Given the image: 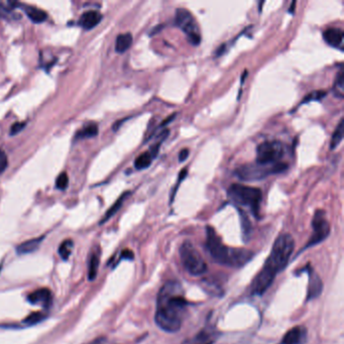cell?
I'll return each instance as SVG.
<instances>
[{"instance_id":"e575fe53","label":"cell","mask_w":344,"mask_h":344,"mask_svg":"<svg viewBox=\"0 0 344 344\" xmlns=\"http://www.w3.org/2000/svg\"><path fill=\"white\" fill-rule=\"evenodd\" d=\"M176 116H177V114H176V113H175V114H172V115H170V116H169L167 119H165V120L162 122L161 128H164V127L168 126L169 124H171V122L173 121V120L176 118Z\"/></svg>"},{"instance_id":"603a6c76","label":"cell","mask_w":344,"mask_h":344,"mask_svg":"<svg viewBox=\"0 0 344 344\" xmlns=\"http://www.w3.org/2000/svg\"><path fill=\"white\" fill-rule=\"evenodd\" d=\"M98 266H99V256H98V254H92L89 259L88 266V279L90 281L95 280L97 276Z\"/></svg>"},{"instance_id":"cb8c5ba5","label":"cell","mask_w":344,"mask_h":344,"mask_svg":"<svg viewBox=\"0 0 344 344\" xmlns=\"http://www.w3.org/2000/svg\"><path fill=\"white\" fill-rule=\"evenodd\" d=\"M343 125H344L343 119H341L338 126H337V128H336V129H335V131H334V133H333V135H332L331 141H330V149L331 150L336 149V147L339 145V143L343 139V131H344Z\"/></svg>"},{"instance_id":"f1b7e54d","label":"cell","mask_w":344,"mask_h":344,"mask_svg":"<svg viewBox=\"0 0 344 344\" xmlns=\"http://www.w3.org/2000/svg\"><path fill=\"white\" fill-rule=\"evenodd\" d=\"M69 185V177L67 173H62L58 176L56 180V187L59 190H66Z\"/></svg>"},{"instance_id":"9c48e42d","label":"cell","mask_w":344,"mask_h":344,"mask_svg":"<svg viewBox=\"0 0 344 344\" xmlns=\"http://www.w3.org/2000/svg\"><path fill=\"white\" fill-rule=\"evenodd\" d=\"M312 227L313 234L311 235L308 243L306 244L305 249L314 247V245L322 242L330 234V224L328 220L326 219V214L323 210H317L315 212L312 220Z\"/></svg>"},{"instance_id":"277c9868","label":"cell","mask_w":344,"mask_h":344,"mask_svg":"<svg viewBox=\"0 0 344 344\" xmlns=\"http://www.w3.org/2000/svg\"><path fill=\"white\" fill-rule=\"evenodd\" d=\"M228 197L239 206L249 207L253 214L258 218L260 203L262 201V192L255 187L240 184H233L229 187Z\"/></svg>"},{"instance_id":"ac0fdd59","label":"cell","mask_w":344,"mask_h":344,"mask_svg":"<svg viewBox=\"0 0 344 344\" xmlns=\"http://www.w3.org/2000/svg\"><path fill=\"white\" fill-rule=\"evenodd\" d=\"M23 9H24V11H26L28 17L35 23H42V22L45 21L47 18L46 12L38 8V7L27 5V6L23 7Z\"/></svg>"},{"instance_id":"d6986e66","label":"cell","mask_w":344,"mask_h":344,"mask_svg":"<svg viewBox=\"0 0 344 344\" xmlns=\"http://www.w3.org/2000/svg\"><path fill=\"white\" fill-rule=\"evenodd\" d=\"M130 195V192H126V193H124V194H122L121 196H120V197H119V199L108 209V211L105 213V215H104V217L102 218V220L100 221V224H103V223H105L106 222V221L107 220H109L114 214H116L117 213V211L121 208V206H122V204H124V202H125V200L129 197V196Z\"/></svg>"},{"instance_id":"83f0119b","label":"cell","mask_w":344,"mask_h":344,"mask_svg":"<svg viewBox=\"0 0 344 344\" xmlns=\"http://www.w3.org/2000/svg\"><path fill=\"white\" fill-rule=\"evenodd\" d=\"M327 92L326 91H322V90H317V91H313L312 93L308 94L305 98H304V100L302 101L301 104L303 103H308V102H311V101H318V100H320V99H323V98L326 96Z\"/></svg>"},{"instance_id":"4316f807","label":"cell","mask_w":344,"mask_h":344,"mask_svg":"<svg viewBox=\"0 0 344 344\" xmlns=\"http://www.w3.org/2000/svg\"><path fill=\"white\" fill-rule=\"evenodd\" d=\"M46 316L43 312H34L30 314L26 319L23 320V323L27 326H33L36 325L42 321H43Z\"/></svg>"},{"instance_id":"9a60e30c","label":"cell","mask_w":344,"mask_h":344,"mask_svg":"<svg viewBox=\"0 0 344 344\" xmlns=\"http://www.w3.org/2000/svg\"><path fill=\"white\" fill-rule=\"evenodd\" d=\"M343 31L337 28H330L324 31L323 39L331 46L336 48L343 47Z\"/></svg>"},{"instance_id":"484cf974","label":"cell","mask_w":344,"mask_h":344,"mask_svg":"<svg viewBox=\"0 0 344 344\" xmlns=\"http://www.w3.org/2000/svg\"><path fill=\"white\" fill-rule=\"evenodd\" d=\"M73 248H74V242L73 240L71 239H66L64 240L61 245H60V248H59V255L60 257L64 259V260H67L72 252H73Z\"/></svg>"},{"instance_id":"4dcf8cb0","label":"cell","mask_w":344,"mask_h":344,"mask_svg":"<svg viewBox=\"0 0 344 344\" xmlns=\"http://www.w3.org/2000/svg\"><path fill=\"white\" fill-rule=\"evenodd\" d=\"M8 162H7V157L3 151L0 150V173L4 172V170L7 168Z\"/></svg>"},{"instance_id":"44dd1931","label":"cell","mask_w":344,"mask_h":344,"mask_svg":"<svg viewBox=\"0 0 344 344\" xmlns=\"http://www.w3.org/2000/svg\"><path fill=\"white\" fill-rule=\"evenodd\" d=\"M98 134V128L96 124H89L84 129H82L80 131L76 133V139H83V138H90L93 136H96Z\"/></svg>"},{"instance_id":"4fadbf2b","label":"cell","mask_w":344,"mask_h":344,"mask_svg":"<svg viewBox=\"0 0 344 344\" xmlns=\"http://www.w3.org/2000/svg\"><path fill=\"white\" fill-rule=\"evenodd\" d=\"M28 300L31 304H34V305L41 304L43 307H48L52 302V293L50 290L45 288L39 289L33 292L32 294H30Z\"/></svg>"},{"instance_id":"52a82bcc","label":"cell","mask_w":344,"mask_h":344,"mask_svg":"<svg viewBox=\"0 0 344 344\" xmlns=\"http://www.w3.org/2000/svg\"><path fill=\"white\" fill-rule=\"evenodd\" d=\"M176 26L180 28L187 36L189 42L194 44L198 45L201 43L200 31L198 24L196 22L193 14L186 8H178L176 11L175 17Z\"/></svg>"},{"instance_id":"5bb4252c","label":"cell","mask_w":344,"mask_h":344,"mask_svg":"<svg viewBox=\"0 0 344 344\" xmlns=\"http://www.w3.org/2000/svg\"><path fill=\"white\" fill-rule=\"evenodd\" d=\"M101 20H102V15L100 12H98L96 10H89L84 12L81 15L79 19V24L84 30L89 31L97 27Z\"/></svg>"},{"instance_id":"8fae6325","label":"cell","mask_w":344,"mask_h":344,"mask_svg":"<svg viewBox=\"0 0 344 344\" xmlns=\"http://www.w3.org/2000/svg\"><path fill=\"white\" fill-rule=\"evenodd\" d=\"M307 337L308 332L304 326H295L285 334L281 344H305Z\"/></svg>"},{"instance_id":"8992f818","label":"cell","mask_w":344,"mask_h":344,"mask_svg":"<svg viewBox=\"0 0 344 344\" xmlns=\"http://www.w3.org/2000/svg\"><path fill=\"white\" fill-rule=\"evenodd\" d=\"M180 258L184 268L190 275L199 277L207 272L208 266L206 261L191 241L186 240L182 243L180 247Z\"/></svg>"},{"instance_id":"ffe728a7","label":"cell","mask_w":344,"mask_h":344,"mask_svg":"<svg viewBox=\"0 0 344 344\" xmlns=\"http://www.w3.org/2000/svg\"><path fill=\"white\" fill-rule=\"evenodd\" d=\"M238 212L240 214V222H241V229H242V234L244 237V240L247 241L252 233V224L251 221L247 215V213H244L241 209H238Z\"/></svg>"},{"instance_id":"7a4b0ae2","label":"cell","mask_w":344,"mask_h":344,"mask_svg":"<svg viewBox=\"0 0 344 344\" xmlns=\"http://www.w3.org/2000/svg\"><path fill=\"white\" fill-rule=\"evenodd\" d=\"M295 250V240L289 233L279 235L262 268L255 277L251 291L254 296H261L274 283L277 275L288 265Z\"/></svg>"},{"instance_id":"30bf717a","label":"cell","mask_w":344,"mask_h":344,"mask_svg":"<svg viewBox=\"0 0 344 344\" xmlns=\"http://www.w3.org/2000/svg\"><path fill=\"white\" fill-rule=\"evenodd\" d=\"M305 269L308 273V278H309L307 300H313L317 298L319 295H321L323 290V283L320 277H319L318 274L315 272V269L311 267L309 264L305 267Z\"/></svg>"},{"instance_id":"d4e9b609","label":"cell","mask_w":344,"mask_h":344,"mask_svg":"<svg viewBox=\"0 0 344 344\" xmlns=\"http://www.w3.org/2000/svg\"><path fill=\"white\" fill-rule=\"evenodd\" d=\"M333 93L338 98H343L344 95V72L341 69L336 77L334 86H333Z\"/></svg>"},{"instance_id":"1f68e13d","label":"cell","mask_w":344,"mask_h":344,"mask_svg":"<svg viewBox=\"0 0 344 344\" xmlns=\"http://www.w3.org/2000/svg\"><path fill=\"white\" fill-rule=\"evenodd\" d=\"M10 9L4 7L2 4H0V17H10Z\"/></svg>"},{"instance_id":"f546056e","label":"cell","mask_w":344,"mask_h":344,"mask_svg":"<svg viewBox=\"0 0 344 344\" xmlns=\"http://www.w3.org/2000/svg\"><path fill=\"white\" fill-rule=\"evenodd\" d=\"M26 126H27V124H26V122H23V121H17V122H15V124H13L12 126H11V128H10V135L11 136H13V135H16L17 133H19L20 131H22L23 130V129L24 128H26Z\"/></svg>"},{"instance_id":"d6a6232c","label":"cell","mask_w":344,"mask_h":344,"mask_svg":"<svg viewBox=\"0 0 344 344\" xmlns=\"http://www.w3.org/2000/svg\"><path fill=\"white\" fill-rule=\"evenodd\" d=\"M188 157H189V150H187V149L182 150L179 154V162L180 163L185 162L188 159Z\"/></svg>"},{"instance_id":"e0dca14e","label":"cell","mask_w":344,"mask_h":344,"mask_svg":"<svg viewBox=\"0 0 344 344\" xmlns=\"http://www.w3.org/2000/svg\"><path fill=\"white\" fill-rule=\"evenodd\" d=\"M132 35L129 33L119 35L115 42V51L119 54L127 52L132 44Z\"/></svg>"},{"instance_id":"7c38bea8","label":"cell","mask_w":344,"mask_h":344,"mask_svg":"<svg viewBox=\"0 0 344 344\" xmlns=\"http://www.w3.org/2000/svg\"><path fill=\"white\" fill-rule=\"evenodd\" d=\"M216 333L213 329L206 327L195 336L190 337L182 342V344H214Z\"/></svg>"},{"instance_id":"ba28073f","label":"cell","mask_w":344,"mask_h":344,"mask_svg":"<svg viewBox=\"0 0 344 344\" xmlns=\"http://www.w3.org/2000/svg\"><path fill=\"white\" fill-rule=\"evenodd\" d=\"M284 145L280 141H264L258 146L257 164L260 166H273L280 163L284 157Z\"/></svg>"},{"instance_id":"2e32d148","label":"cell","mask_w":344,"mask_h":344,"mask_svg":"<svg viewBox=\"0 0 344 344\" xmlns=\"http://www.w3.org/2000/svg\"><path fill=\"white\" fill-rule=\"evenodd\" d=\"M43 237H38V238H33L31 240H28L26 242H23L21 244H19L18 247L16 248V253L18 255H27V254H31L36 252L39 248L40 244L43 241Z\"/></svg>"},{"instance_id":"3957f363","label":"cell","mask_w":344,"mask_h":344,"mask_svg":"<svg viewBox=\"0 0 344 344\" xmlns=\"http://www.w3.org/2000/svg\"><path fill=\"white\" fill-rule=\"evenodd\" d=\"M205 247L215 262L229 267H241L251 261L255 256L254 252L247 249L226 247L211 226L206 227Z\"/></svg>"},{"instance_id":"836d02e7","label":"cell","mask_w":344,"mask_h":344,"mask_svg":"<svg viewBox=\"0 0 344 344\" xmlns=\"http://www.w3.org/2000/svg\"><path fill=\"white\" fill-rule=\"evenodd\" d=\"M121 258L125 259H133V254L129 250H126L121 253Z\"/></svg>"},{"instance_id":"5b68a950","label":"cell","mask_w":344,"mask_h":344,"mask_svg":"<svg viewBox=\"0 0 344 344\" xmlns=\"http://www.w3.org/2000/svg\"><path fill=\"white\" fill-rule=\"evenodd\" d=\"M288 169V165L277 163L273 166H260L258 164H248L235 170V175L242 181H258L272 174H280Z\"/></svg>"},{"instance_id":"6da1fadb","label":"cell","mask_w":344,"mask_h":344,"mask_svg":"<svg viewBox=\"0 0 344 344\" xmlns=\"http://www.w3.org/2000/svg\"><path fill=\"white\" fill-rule=\"evenodd\" d=\"M188 306L189 302L184 296L180 282L168 281L158 294L155 315L157 325L169 333L178 332L182 327Z\"/></svg>"},{"instance_id":"8d00e7d4","label":"cell","mask_w":344,"mask_h":344,"mask_svg":"<svg viewBox=\"0 0 344 344\" xmlns=\"http://www.w3.org/2000/svg\"><path fill=\"white\" fill-rule=\"evenodd\" d=\"M295 4H296V2L293 1V2H292V5H291V9H290V12H291V13L294 12V6H295Z\"/></svg>"},{"instance_id":"d590c367","label":"cell","mask_w":344,"mask_h":344,"mask_svg":"<svg viewBox=\"0 0 344 344\" xmlns=\"http://www.w3.org/2000/svg\"><path fill=\"white\" fill-rule=\"evenodd\" d=\"M89 344H108V343H107V339L105 338H98Z\"/></svg>"},{"instance_id":"7402d4cb","label":"cell","mask_w":344,"mask_h":344,"mask_svg":"<svg viewBox=\"0 0 344 344\" xmlns=\"http://www.w3.org/2000/svg\"><path fill=\"white\" fill-rule=\"evenodd\" d=\"M153 159L154 158L152 157V155L149 152L143 153L135 159L134 167L136 170H144L152 165Z\"/></svg>"}]
</instances>
